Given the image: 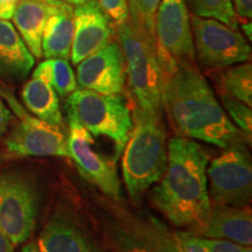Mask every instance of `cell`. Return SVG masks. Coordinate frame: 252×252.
<instances>
[{
    "instance_id": "1",
    "label": "cell",
    "mask_w": 252,
    "mask_h": 252,
    "mask_svg": "<svg viewBox=\"0 0 252 252\" xmlns=\"http://www.w3.org/2000/svg\"><path fill=\"white\" fill-rule=\"evenodd\" d=\"M162 109L182 137L225 149L243 132L230 121L198 69L182 63L162 70Z\"/></svg>"
},
{
    "instance_id": "2",
    "label": "cell",
    "mask_w": 252,
    "mask_h": 252,
    "mask_svg": "<svg viewBox=\"0 0 252 252\" xmlns=\"http://www.w3.org/2000/svg\"><path fill=\"white\" fill-rule=\"evenodd\" d=\"M208 162L207 152L193 139L178 135L167 145L166 169L151 200L174 225L195 230L209 215Z\"/></svg>"
},
{
    "instance_id": "3",
    "label": "cell",
    "mask_w": 252,
    "mask_h": 252,
    "mask_svg": "<svg viewBox=\"0 0 252 252\" xmlns=\"http://www.w3.org/2000/svg\"><path fill=\"white\" fill-rule=\"evenodd\" d=\"M132 132L123 151V178L133 201L160 181L167 165L166 132L162 117L145 115L135 108Z\"/></svg>"
},
{
    "instance_id": "4",
    "label": "cell",
    "mask_w": 252,
    "mask_h": 252,
    "mask_svg": "<svg viewBox=\"0 0 252 252\" xmlns=\"http://www.w3.org/2000/svg\"><path fill=\"white\" fill-rule=\"evenodd\" d=\"M117 36L124 53L126 78L135 99V108L145 115L162 117V70L154 37L130 19L117 25Z\"/></svg>"
},
{
    "instance_id": "5",
    "label": "cell",
    "mask_w": 252,
    "mask_h": 252,
    "mask_svg": "<svg viewBox=\"0 0 252 252\" xmlns=\"http://www.w3.org/2000/svg\"><path fill=\"white\" fill-rule=\"evenodd\" d=\"M65 110L93 137L111 139L116 151L113 160L118 159L133 128L130 105L122 94H105L77 88L67 97Z\"/></svg>"
},
{
    "instance_id": "6",
    "label": "cell",
    "mask_w": 252,
    "mask_h": 252,
    "mask_svg": "<svg viewBox=\"0 0 252 252\" xmlns=\"http://www.w3.org/2000/svg\"><path fill=\"white\" fill-rule=\"evenodd\" d=\"M40 195L33 180L17 172L0 174V232L14 245L27 242L39 214Z\"/></svg>"
},
{
    "instance_id": "7",
    "label": "cell",
    "mask_w": 252,
    "mask_h": 252,
    "mask_svg": "<svg viewBox=\"0 0 252 252\" xmlns=\"http://www.w3.org/2000/svg\"><path fill=\"white\" fill-rule=\"evenodd\" d=\"M0 96L19 118V123L5 139L8 153L15 157L69 158L67 135L60 126L30 115L6 87H0Z\"/></svg>"
},
{
    "instance_id": "8",
    "label": "cell",
    "mask_w": 252,
    "mask_h": 252,
    "mask_svg": "<svg viewBox=\"0 0 252 252\" xmlns=\"http://www.w3.org/2000/svg\"><path fill=\"white\" fill-rule=\"evenodd\" d=\"M208 194L215 206L245 207L252 194V160L243 141L225 147L207 167Z\"/></svg>"
},
{
    "instance_id": "9",
    "label": "cell",
    "mask_w": 252,
    "mask_h": 252,
    "mask_svg": "<svg viewBox=\"0 0 252 252\" xmlns=\"http://www.w3.org/2000/svg\"><path fill=\"white\" fill-rule=\"evenodd\" d=\"M190 25L195 53L203 67L228 68L251 59V47L237 28L196 15L190 19Z\"/></svg>"
},
{
    "instance_id": "10",
    "label": "cell",
    "mask_w": 252,
    "mask_h": 252,
    "mask_svg": "<svg viewBox=\"0 0 252 252\" xmlns=\"http://www.w3.org/2000/svg\"><path fill=\"white\" fill-rule=\"evenodd\" d=\"M154 41L161 70L182 63L194 64L193 33L186 0H161L154 21Z\"/></svg>"
},
{
    "instance_id": "11",
    "label": "cell",
    "mask_w": 252,
    "mask_h": 252,
    "mask_svg": "<svg viewBox=\"0 0 252 252\" xmlns=\"http://www.w3.org/2000/svg\"><path fill=\"white\" fill-rule=\"evenodd\" d=\"M69 158L76 163L81 174L113 200L122 198V184L115 160H109L94 150V137L74 118L69 117Z\"/></svg>"
},
{
    "instance_id": "12",
    "label": "cell",
    "mask_w": 252,
    "mask_h": 252,
    "mask_svg": "<svg viewBox=\"0 0 252 252\" xmlns=\"http://www.w3.org/2000/svg\"><path fill=\"white\" fill-rule=\"evenodd\" d=\"M77 84L99 94H122L125 89L126 65L122 47L111 41L77 64Z\"/></svg>"
},
{
    "instance_id": "13",
    "label": "cell",
    "mask_w": 252,
    "mask_h": 252,
    "mask_svg": "<svg viewBox=\"0 0 252 252\" xmlns=\"http://www.w3.org/2000/svg\"><path fill=\"white\" fill-rule=\"evenodd\" d=\"M113 25L97 0L74 7V39L70 58L78 64L88 56L94 54L112 41Z\"/></svg>"
},
{
    "instance_id": "14",
    "label": "cell",
    "mask_w": 252,
    "mask_h": 252,
    "mask_svg": "<svg viewBox=\"0 0 252 252\" xmlns=\"http://www.w3.org/2000/svg\"><path fill=\"white\" fill-rule=\"evenodd\" d=\"M194 234L202 238L224 239L243 247L252 244V214L247 207L215 206Z\"/></svg>"
},
{
    "instance_id": "15",
    "label": "cell",
    "mask_w": 252,
    "mask_h": 252,
    "mask_svg": "<svg viewBox=\"0 0 252 252\" xmlns=\"http://www.w3.org/2000/svg\"><path fill=\"white\" fill-rule=\"evenodd\" d=\"M36 244L41 252H100L86 230L62 214L54 215L47 222Z\"/></svg>"
},
{
    "instance_id": "16",
    "label": "cell",
    "mask_w": 252,
    "mask_h": 252,
    "mask_svg": "<svg viewBox=\"0 0 252 252\" xmlns=\"http://www.w3.org/2000/svg\"><path fill=\"white\" fill-rule=\"evenodd\" d=\"M109 238L112 252H178L174 237L156 220L145 226L117 225Z\"/></svg>"
},
{
    "instance_id": "17",
    "label": "cell",
    "mask_w": 252,
    "mask_h": 252,
    "mask_svg": "<svg viewBox=\"0 0 252 252\" xmlns=\"http://www.w3.org/2000/svg\"><path fill=\"white\" fill-rule=\"evenodd\" d=\"M74 39V7L62 0L50 1V12L42 34L46 59H70Z\"/></svg>"
},
{
    "instance_id": "18",
    "label": "cell",
    "mask_w": 252,
    "mask_h": 252,
    "mask_svg": "<svg viewBox=\"0 0 252 252\" xmlns=\"http://www.w3.org/2000/svg\"><path fill=\"white\" fill-rule=\"evenodd\" d=\"M34 64L35 58L15 27L0 19V77L9 82L23 81Z\"/></svg>"
},
{
    "instance_id": "19",
    "label": "cell",
    "mask_w": 252,
    "mask_h": 252,
    "mask_svg": "<svg viewBox=\"0 0 252 252\" xmlns=\"http://www.w3.org/2000/svg\"><path fill=\"white\" fill-rule=\"evenodd\" d=\"M50 12V1L20 0L13 15L15 30L35 59L42 56V34Z\"/></svg>"
},
{
    "instance_id": "20",
    "label": "cell",
    "mask_w": 252,
    "mask_h": 252,
    "mask_svg": "<svg viewBox=\"0 0 252 252\" xmlns=\"http://www.w3.org/2000/svg\"><path fill=\"white\" fill-rule=\"evenodd\" d=\"M21 98L34 117L48 124L61 126L62 113L59 94L46 77L33 75L23 88Z\"/></svg>"
},
{
    "instance_id": "21",
    "label": "cell",
    "mask_w": 252,
    "mask_h": 252,
    "mask_svg": "<svg viewBox=\"0 0 252 252\" xmlns=\"http://www.w3.org/2000/svg\"><path fill=\"white\" fill-rule=\"evenodd\" d=\"M33 75L46 77L62 98L68 97L78 88L76 75L68 60L47 59L37 65Z\"/></svg>"
},
{
    "instance_id": "22",
    "label": "cell",
    "mask_w": 252,
    "mask_h": 252,
    "mask_svg": "<svg viewBox=\"0 0 252 252\" xmlns=\"http://www.w3.org/2000/svg\"><path fill=\"white\" fill-rule=\"evenodd\" d=\"M222 94L252 106V67L251 63H238L223 72L220 77Z\"/></svg>"
},
{
    "instance_id": "23",
    "label": "cell",
    "mask_w": 252,
    "mask_h": 252,
    "mask_svg": "<svg viewBox=\"0 0 252 252\" xmlns=\"http://www.w3.org/2000/svg\"><path fill=\"white\" fill-rule=\"evenodd\" d=\"M186 2L189 11L196 17L216 19L234 28L238 26L231 0H186Z\"/></svg>"
},
{
    "instance_id": "24",
    "label": "cell",
    "mask_w": 252,
    "mask_h": 252,
    "mask_svg": "<svg viewBox=\"0 0 252 252\" xmlns=\"http://www.w3.org/2000/svg\"><path fill=\"white\" fill-rule=\"evenodd\" d=\"M161 0H127L128 19L154 37V21Z\"/></svg>"
},
{
    "instance_id": "25",
    "label": "cell",
    "mask_w": 252,
    "mask_h": 252,
    "mask_svg": "<svg viewBox=\"0 0 252 252\" xmlns=\"http://www.w3.org/2000/svg\"><path fill=\"white\" fill-rule=\"evenodd\" d=\"M220 100H222V108H224L228 117L231 118L230 121L243 132L249 140H251L252 112L250 106L224 94H220Z\"/></svg>"
},
{
    "instance_id": "26",
    "label": "cell",
    "mask_w": 252,
    "mask_h": 252,
    "mask_svg": "<svg viewBox=\"0 0 252 252\" xmlns=\"http://www.w3.org/2000/svg\"><path fill=\"white\" fill-rule=\"evenodd\" d=\"M173 237L178 252H208L203 238L193 231H178Z\"/></svg>"
},
{
    "instance_id": "27",
    "label": "cell",
    "mask_w": 252,
    "mask_h": 252,
    "mask_svg": "<svg viewBox=\"0 0 252 252\" xmlns=\"http://www.w3.org/2000/svg\"><path fill=\"white\" fill-rule=\"evenodd\" d=\"M104 12L113 23L121 25L128 19L127 0H97Z\"/></svg>"
},
{
    "instance_id": "28",
    "label": "cell",
    "mask_w": 252,
    "mask_h": 252,
    "mask_svg": "<svg viewBox=\"0 0 252 252\" xmlns=\"http://www.w3.org/2000/svg\"><path fill=\"white\" fill-rule=\"evenodd\" d=\"M208 252H243L244 247L224 239L203 238Z\"/></svg>"
},
{
    "instance_id": "29",
    "label": "cell",
    "mask_w": 252,
    "mask_h": 252,
    "mask_svg": "<svg viewBox=\"0 0 252 252\" xmlns=\"http://www.w3.org/2000/svg\"><path fill=\"white\" fill-rule=\"evenodd\" d=\"M237 18L250 20L252 18V0H231Z\"/></svg>"
},
{
    "instance_id": "30",
    "label": "cell",
    "mask_w": 252,
    "mask_h": 252,
    "mask_svg": "<svg viewBox=\"0 0 252 252\" xmlns=\"http://www.w3.org/2000/svg\"><path fill=\"white\" fill-rule=\"evenodd\" d=\"M13 112L5 105V103L0 98V138L7 132L9 125L13 122Z\"/></svg>"
},
{
    "instance_id": "31",
    "label": "cell",
    "mask_w": 252,
    "mask_h": 252,
    "mask_svg": "<svg viewBox=\"0 0 252 252\" xmlns=\"http://www.w3.org/2000/svg\"><path fill=\"white\" fill-rule=\"evenodd\" d=\"M20 0H0V19L9 20L13 18Z\"/></svg>"
},
{
    "instance_id": "32",
    "label": "cell",
    "mask_w": 252,
    "mask_h": 252,
    "mask_svg": "<svg viewBox=\"0 0 252 252\" xmlns=\"http://www.w3.org/2000/svg\"><path fill=\"white\" fill-rule=\"evenodd\" d=\"M0 252H14V244L0 232Z\"/></svg>"
},
{
    "instance_id": "33",
    "label": "cell",
    "mask_w": 252,
    "mask_h": 252,
    "mask_svg": "<svg viewBox=\"0 0 252 252\" xmlns=\"http://www.w3.org/2000/svg\"><path fill=\"white\" fill-rule=\"evenodd\" d=\"M21 252H41L39 247H37L36 242H30L23 248V251Z\"/></svg>"
},
{
    "instance_id": "34",
    "label": "cell",
    "mask_w": 252,
    "mask_h": 252,
    "mask_svg": "<svg viewBox=\"0 0 252 252\" xmlns=\"http://www.w3.org/2000/svg\"><path fill=\"white\" fill-rule=\"evenodd\" d=\"M243 31L245 33V35L249 37V40H251V21L249 20V23L243 24Z\"/></svg>"
},
{
    "instance_id": "35",
    "label": "cell",
    "mask_w": 252,
    "mask_h": 252,
    "mask_svg": "<svg viewBox=\"0 0 252 252\" xmlns=\"http://www.w3.org/2000/svg\"><path fill=\"white\" fill-rule=\"evenodd\" d=\"M62 1L67 2V4H70V5H82V4H86L87 1H89V0H62Z\"/></svg>"
},
{
    "instance_id": "36",
    "label": "cell",
    "mask_w": 252,
    "mask_h": 252,
    "mask_svg": "<svg viewBox=\"0 0 252 252\" xmlns=\"http://www.w3.org/2000/svg\"><path fill=\"white\" fill-rule=\"evenodd\" d=\"M243 252H252V249H251V247H244V249H243Z\"/></svg>"
},
{
    "instance_id": "37",
    "label": "cell",
    "mask_w": 252,
    "mask_h": 252,
    "mask_svg": "<svg viewBox=\"0 0 252 252\" xmlns=\"http://www.w3.org/2000/svg\"><path fill=\"white\" fill-rule=\"evenodd\" d=\"M2 162H4V157H2V154L0 153V167H1Z\"/></svg>"
},
{
    "instance_id": "38",
    "label": "cell",
    "mask_w": 252,
    "mask_h": 252,
    "mask_svg": "<svg viewBox=\"0 0 252 252\" xmlns=\"http://www.w3.org/2000/svg\"><path fill=\"white\" fill-rule=\"evenodd\" d=\"M41 1H47V2H49V1H52V0H41Z\"/></svg>"
}]
</instances>
